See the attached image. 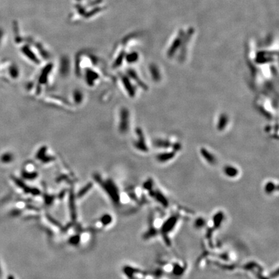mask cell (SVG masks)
<instances>
[{"mask_svg":"<svg viewBox=\"0 0 279 279\" xmlns=\"http://www.w3.org/2000/svg\"><path fill=\"white\" fill-rule=\"evenodd\" d=\"M182 36H183L182 34L179 35L178 37L173 43L171 47L168 50L167 54L169 57H171L174 55V53H175V51H176V50L178 49L179 46L180 45V44L182 43L181 41L182 39Z\"/></svg>","mask_w":279,"mask_h":279,"instance_id":"1","label":"cell"},{"mask_svg":"<svg viewBox=\"0 0 279 279\" xmlns=\"http://www.w3.org/2000/svg\"><path fill=\"white\" fill-rule=\"evenodd\" d=\"M200 153L202 154V156L205 158L206 161H207L209 163L213 164L216 162L215 156H213V154H211L207 150H206V149H201Z\"/></svg>","mask_w":279,"mask_h":279,"instance_id":"2","label":"cell"},{"mask_svg":"<svg viewBox=\"0 0 279 279\" xmlns=\"http://www.w3.org/2000/svg\"><path fill=\"white\" fill-rule=\"evenodd\" d=\"M174 156V152H166L160 154H158L157 158L158 161L161 162H165L168 161L169 160H171Z\"/></svg>","mask_w":279,"mask_h":279,"instance_id":"3","label":"cell"},{"mask_svg":"<svg viewBox=\"0 0 279 279\" xmlns=\"http://www.w3.org/2000/svg\"><path fill=\"white\" fill-rule=\"evenodd\" d=\"M228 122V117L226 114H222L221 116L219 118L218 122V130H223L227 126V123Z\"/></svg>","mask_w":279,"mask_h":279,"instance_id":"4","label":"cell"},{"mask_svg":"<svg viewBox=\"0 0 279 279\" xmlns=\"http://www.w3.org/2000/svg\"><path fill=\"white\" fill-rule=\"evenodd\" d=\"M224 173L229 177H235L237 175L238 170L234 167L226 166L224 168Z\"/></svg>","mask_w":279,"mask_h":279,"instance_id":"5","label":"cell"},{"mask_svg":"<svg viewBox=\"0 0 279 279\" xmlns=\"http://www.w3.org/2000/svg\"><path fill=\"white\" fill-rule=\"evenodd\" d=\"M151 71L153 72L152 75L153 78L155 79L156 80L157 79L160 78H159V76H160V73H159L158 68L156 67H151Z\"/></svg>","mask_w":279,"mask_h":279,"instance_id":"6","label":"cell"},{"mask_svg":"<svg viewBox=\"0 0 279 279\" xmlns=\"http://www.w3.org/2000/svg\"><path fill=\"white\" fill-rule=\"evenodd\" d=\"M157 146L160 147H168L170 146V143H169L168 141H163V140H160L157 142Z\"/></svg>","mask_w":279,"mask_h":279,"instance_id":"7","label":"cell"},{"mask_svg":"<svg viewBox=\"0 0 279 279\" xmlns=\"http://www.w3.org/2000/svg\"><path fill=\"white\" fill-rule=\"evenodd\" d=\"M11 154H3V156L2 157V160L4 161V162H8V161H10L9 160L10 159H11Z\"/></svg>","mask_w":279,"mask_h":279,"instance_id":"8","label":"cell"}]
</instances>
